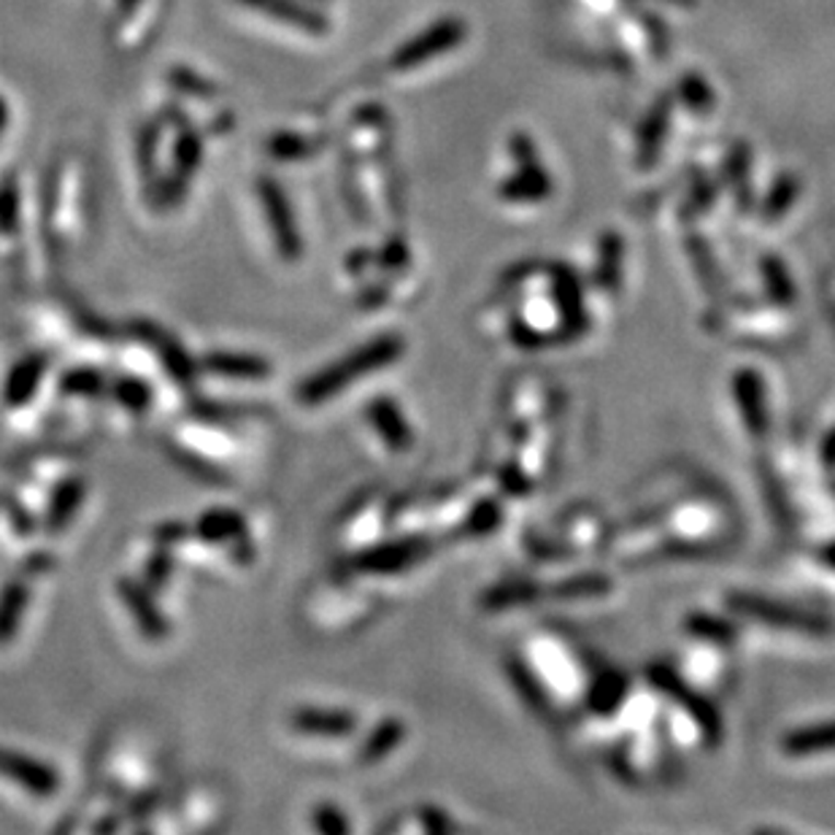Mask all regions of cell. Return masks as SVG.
<instances>
[{
  "label": "cell",
  "instance_id": "cell-1",
  "mask_svg": "<svg viewBox=\"0 0 835 835\" xmlns=\"http://www.w3.org/2000/svg\"><path fill=\"white\" fill-rule=\"evenodd\" d=\"M730 511L714 495H693L673 500L662 514H647L619 538L622 560H647L665 552V557H695L719 549L730 538Z\"/></svg>",
  "mask_w": 835,
  "mask_h": 835
},
{
  "label": "cell",
  "instance_id": "cell-2",
  "mask_svg": "<svg viewBox=\"0 0 835 835\" xmlns=\"http://www.w3.org/2000/svg\"><path fill=\"white\" fill-rule=\"evenodd\" d=\"M401 355H403L401 336L390 333V336L373 338L371 344L355 349V352L344 357V360L333 362V366L322 368L320 373H314V376H311L309 382L298 390V401H303L306 406H316V403L327 401V397L347 390L349 384H355V379L379 371V368L393 366Z\"/></svg>",
  "mask_w": 835,
  "mask_h": 835
},
{
  "label": "cell",
  "instance_id": "cell-3",
  "mask_svg": "<svg viewBox=\"0 0 835 835\" xmlns=\"http://www.w3.org/2000/svg\"><path fill=\"white\" fill-rule=\"evenodd\" d=\"M728 606L733 614L744 616L749 622H757L763 627H770V630L800 633V636L831 633V622H825V616L803 612V608H795L790 603H774L759 595H730Z\"/></svg>",
  "mask_w": 835,
  "mask_h": 835
},
{
  "label": "cell",
  "instance_id": "cell-4",
  "mask_svg": "<svg viewBox=\"0 0 835 835\" xmlns=\"http://www.w3.org/2000/svg\"><path fill=\"white\" fill-rule=\"evenodd\" d=\"M200 163H204V136L187 123H182L176 128V143H174V169L163 182L154 184L149 193H152L154 206L160 209H174L178 200L187 195L189 178L198 174Z\"/></svg>",
  "mask_w": 835,
  "mask_h": 835
},
{
  "label": "cell",
  "instance_id": "cell-5",
  "mask_svg": "<svg viewBox=\"0 0 835 835\" xmlns=\"http://www.w3.org/2000/svg\"><path fill=\"white\" fill-rule=\"evenodd\" d=\"M465 36H468V27H465V22L460 16H443V20L433 22L428 31L419 33L417 38L397 46L393 60H390V68L393 71H411V68L425 66V62L436 60L443 51L457 49L465 42Z\"/></svg>",
  "mask_w": 835,
  "mask_h": 835
},
{
  "label": "cell",
  "instance_id": "cell-6",
  "mask_svg": "<svg viewBox=\"0 0 835 835\" xmlns=\"http://www.w3.org/2000/svg\"><path fill=\"white\" fill-rule=\"evenodd\" d=\"M257 195L263 200L265 220H268L270 235L276 241V250H279L281 260L295 263L303 255V239L298 233L295 214H292V206L287 193L281 189V184L270 176L257 178Z\"/></svg>",
  "mask_w": 835,
  "mask_h": 835
},
{
  "label": "cell",
  "instance_id": "cell-7",
  "mask_svg": "<svg viewBox=\"0 0 835 835\" xmlns=\"http://www.w3.org/2000/svg\"><path fill=\"white\" fill-rule=\"evenodd\" d=\"M511 154L517 158L520 171L500 184V198L511 200V204H535V200L549 198L552 182L549 176H546V171L541 169V160L538 154H535V147L530 143V138L517 132V136L511 138Z\"/></svg>",
  "mask_w": 835,
  "mask_h": 835
},
{
  "label": "cell",
  "instance_id": "cell-8",
  "mask_svg": "<svg viewBox=\"0 0 835 835\" xmlns=\"http://www.w3.org/2000/svg\"><path fill=\"white\" fill-rule=\"evenodd\" d=\"M0 776L36 795V798H51L60 787V776L51 765L31 757V754L11 752V749L3 746H0Z\"/></svg>",
  "mask_w": 835,
  "mask_h": 835
},
{
  "label": "cell",
  "instance_id": "cell-9",
  "mask_svg": "<svg viewBox=\"0 0 835 835\" xmlns=\"http://www.w3.org/2000/svg\"><path fill=\"white\" fill-rule=\"evenodd\" d=\"M425 555H428V544L422 538H401L376 546L371 552H362L357 557V566L368 573H401L417 566Z\"/></svg>",
  "mask_w": 835,
  "mask_h": 835
},
{
  "label": "cell",
  "instance_id": "cell-10",
  "mask_svg": "<svg viewBox=\"0 0 835 835\" xmlns=\"http://www.w3.org/2000/svg\"><path fill=\"white\" fill-rule=\"evenodd\" d=\"M733 393L739 401L741 422L752 439H763L768 430V397H765L763 376L757 371H741L733 379Z\"/></svg>",
  "mask_w": 835,
  "mask_h": 835
},
{
  "label": "cell",
  "instance_id": "cell-11",
  "mask_svg": "<svg viewBox=\"0 0 835 835\" xmlns=\"http://www.w3.org/2000/svg\"><path fill=\"white\" fill-rule=\"evenodd\" d=\"M779 752L790 759H814L835 754V719L790 730L779 739Z\"/></svg>",
  "mask_w": 835,
  "mask_h": 835
},
{
  "label": "cell",
  "instance_id": "cell-12",
  "mask_svg": "<svg viewBox=\"0 0 835 835\" xmlns=\"http://www.w3.org/2000/svg\"><path fill=\"white\" fill-rule=\"evenodd\" d=\"M241 3L255 11H263L270 20L285 22V25L298 27V31H306L311 36H325L330 31L327 16L311 9V5L301 3V0H241Z\"/></svg>",
  "mask_w": 835,
  "mask_h": 835
},
{
  "label": "cell",
  "instance_id": "cell-13",
  "mask_svg": "<svg viewBox=\"0 0 835 835\" xmlns=\"http://www.w3.org/2000/svg\"><path fill=\"white\" fill-rule=\"evenodd\" d=\"M292 728L314 739H349L357 730V719L338 708H301L292 714Z\"/></svg>",
  "mask_w": 835,
  "mask_h": 835
},
{
  "label": "cell",
  "instance_id": "cell-14",
  "mask_svg": "<svg viewBox=\"0 0 835 835\" xmlns=\"http://www.w3.org/2000/svg\"><path fill=\"white\" fill-rule=\"evenodd\" d=\"M366 414L368 419H371V428L382 436V441L387 443L390 449H395V452H406V449H411L414 443L411 428H408L406 417H403V411L397 408L393 397H376V401L368 406Z\"/></svg>",
  "mask_w": 835,
  "mask_h": 835
},
{
  "label": "cell",
  "instance_id": "cell-15",
  "mask_svg": "<svg viewBox=\"0 0 835 835\" xmlns=\"http://www.w3.org/2000/svg\"><path fill=\"white\" fill-rule=\"evenodd\" d=\"M119 595H123L125 606H128L132 616H136L138 627H141L149 638H163L165 633H169V625H165L160 608L154 606L152 595H149L138 581H130V579L119 581Z\"/></svg>",
  "mask_w": 835,
  "mask_h": 835
},
{
  "label": "cell",
  "instance_id": "cell-16",
  "mask_svg": "<svg viewBox=\"0 0 835 835\" xmlns=\"http://www.w3.org/2000/svg\"><path fill=\"white\" fill-rule=\"evenodd\" d=\"M46 373V357L44 355H31L25 360H20L14 366V371L9 373V382H5L3 397L11 408L25 406L31 401L33 393L38 390Z\"/></svg>",
  "mask_w": 835,
  "mask_h": 835
},
{
  "label": "cell",
  "instance_id": "cell-17",
  "mask_svg": "<svg viewBox=\"0 0 835 835\" xmlns=\"http://www.w3.org/2000/svg\"><path fill=\"white\" fill-rule=\"evenodd\" d=\"M195 535L204 538L206 544H230V541L244 538L246 522L244 517L230 509H211L198 517V522H195Z\"/></svg>",
  "mask_w": 835,
  "mask_h": 835
},
{
  "label": "cell",
  "instance_id": "cell-18",
  "mask_svg": "<svg viewBox=\"0 0 835 835\" xmlns=\"http://www.w3.org/2000/svg\"><path fill=\"white\" fill-rule=\"evenodd\" d=\"M325 147H327L325 136H303V132H292V130L274 132V136L268 138V154L274 160H285V163L314 158V154L322 152Z\"/></svg>",
  "mask_w": 835,
  "mask_h": 835
},
{
  "label": "cell",
  "instance_id": "cell-19",
  "mask_svg": "<svg viewBox=\"0 0 835 835\" xmlns=\"http://www.w3.org/2000/svg\"><path fill=\"white\" fill-rule=\"evenodd\" d=\"M209 371L220 373L224 379H263L270 373V366L263 357L255 355H233V352H214L204 360Z\"/></svg>",
  "mask_w": 835,
  "mask_h": 835
},
{
  "label": "cell",
  "instance_id": "cell-20",
  "mask_svg": "<svg viewBox=\"0 0 835 835\" xmlns=\"http://www.w3.org/2000/svg\"><path fill=\"white\" fill-rule=\"evenodd\" d=\"M27 601H31V590L25 581H9L0 592V643H9L11 636L20 627L22 614H25Z\"/></svg>",
  "mask_w": 835,
  "mask_h": 835
},
{
  "label": "cell",
  "instance_id": "cell-21",
  "mask_svg": "<svg viewBox=\"0 0 835 835\" xmlns=\"http://www.w3.org/2000/svg\"><path fill=\"white\" fill-rule=\"evenodd\" d=\"M403 735H406V728H403L401 719H382V722L368 733V739L362 741L360 763L373 765L379 763V759H384L397 744H401Z\"/></svg>",
  "mask_w": 835,
  "mask_h": 835
},
{
  "label": "cell",
  "instance_id": "cell-22",
  "mask_svg": "<svg viewBox=\"0 0 835 835\" xmlns=\"http://www.w3.org/2000/svg\"><path fill=\"white\" fill-rule=\"evenodd\" d=\"M82 498H84L82 479H68L66 484H62V487L51 495L49 511H46V527L49 530L66 527L68 522L73 520V514H77Z\"/></svg>",
  "mask_w": 835,
  "mask_h": 835
},
{
  "label": "cell",
  "instance_id": "cell-23",
  "mask_svg": "<svg viewBox=\"0 0 835 835\" xmlns=\"http://www.w3.org/2000/svg\"><path fill=\"white\" fill-rule=\"evenodd\" d=\"M160 125L163 119H152V123L143 125L138 130V141H136V160H138V171H141L143 184L147 189H152L158 184V138H160Z\"/></svg>",
  "mask_w": 835,
  "mask_h": 835
},
{
  "label": "cell",
  "instance_id": "cell-24",
  "mask_svg": "<svg viewBox=\"0 0 835 835\" xmlns=\"http://www.w3.org/2000/svg\"><path fill=\"white\" fill-rule=\"evenodd\" d=\"M538 584L527 579H517V581H503V584L492 587V590L484 595V606L487 608H514V606H525V603L538 601Z\"/></svg>",
  "mask_w": 835,
  "mask_h": 835
},
{
  "label": "cell",
  "instance_id": "cell-25",
  "mask_svg": "<svg viewBox=\"0 0 835 835\" xmlns=\"http://www.w3.org/2000/svg\"><path fill=\"white\" fill-rule=\"evenodd\" d=\"M619 265H622V241L614 233L603 235L601 252H598L595 265V285L603 290L616 292L619 287Z\"/></svg>",
  "mask_w": 835,
  "mask_h": 835
},
{
  "label": "cell",
  "instance_id": "cell-26",
  "mask_svg": "<svg viewBox=\"0 0 835 835\" xmlns=\"http://www.w3.org/2000/svg\"><path fill=\"white\" fill-rule=\"evenodd\" d=\"M668 108H671V103H665V97H662L658 106L652 108V114H649L647 125H643L641 143H638V149H641V152H638V163H641V169H649V165H652V160L658 158L660 141H662V136H665Z\"/></svg>",
  "mask_w": 835,
  "mask_h": 835
},
{
  "label": "cell",
  "instance_id": "cell-27",
  "mask_svg": "<svg viewBox=\"0 0 835 835\" xmlns=\"http://www.w3.org/2000/svg\"><path fill=\"white\" fill-rule=\"evenodd\" d=\"M563 538H566L568 549H587V546H595L603 541V522L595 514L584 511V514H576L573 520L566 522L563 527Z\"/></svg>",
  "mask_w": 835,
  "mask_h": 835
},
{
  "label": "cell",
  "instance_id": "cell-28",
  "mask_svg": "<svg viewBox=\"0 0 835 835\" xmlns=\"http://www.w3.org/2000/svg\"><path fill=\"white\" fill-rule=\"evenodd\" d=\"M169 84L182 95H193V97H214L220 88L209 79H204L200 73H195L193 68L187 66H174L169 71Z\"/></svg>",
  "mask_w": 835,
  "mask_h": 835
},
{
  "label": "cell",
  "instance_id": "cell-29",
  "mask_svg": "<svg viewBox=\"0 0 835 835\" xmlns=\"http://www.w3.org/2000/svg\"><path fill=\"white\" fill-rule=\"evenodd\" d=\"M341 184H344V198H347L349 211L357 220H366L368 211L362 209V195H360V176H357V158L352 149H341Z\"/></svg>",
  "mask_w": 835,
  "mask_h": 835
},
{
  "label": "cell",
  "instance_id": "cell-30",
  "mask_svg": "<svg viewBox=\"0 0 835 835\" xmlns=\"http://www.w3.org/2000/svg\"><path fill=\"white\" fill-rule=\"evenodd\" d=\"M114 397H117L119 406H125L128 411L141 414L152 406V387L143 384L141 379L125 376L117 379V384H114Z\"/></svg>",
  "mask_w": 835,
  "mask_h": 835
},
{
  "label": "cell",
  "instance_id": "cell-31",
  "mask_svg": "<svg viewBox=\"0 0 835 835\" xmlns=\"http://www.w3.org/2000/svg\"><path fill=\"white\" fill-rule=\"evenodd\" d=\"M500 517H503V511H500L498 500H479V503L474 506V511L468 514V520H465V533L468 535L492 533V530L500 525Z\"/></svg>",
  "mask_w": 835,
  "mask_h": 835
},
{
  "label": "cell",
  "instance_id": "cell-32",
  "mask_svg": "<svg viewBox=\"0 0 835 835\" xmlns=\"http://www.w3.org/2000/svg\"><path fill=\"white\" fill-rule=\"evenodd\" d=\"M60 390L66 395H97L103 390V376L92 368H73L60 379Z\"/></svg>",
  "mask_w": 835,
  "mask_h": 835
},
{
  "label": "cell",
  "instance_id": "cell-33",
  "mask_svg": "<svg viewBox=\"0 0 835 835\" xmlns=\"http://www.w3.org/2000/svg\"><path fill=\"white\" fill-rule=\"evenodd\" d=\"M311 825H314V831H320V833H325V835L349 833L347 816H344L341 809H336V805H333V803L316 805L314 814H311Z\"/></svg>",
  "mask_w": 835,
  "mask_h": 835
},
{
  "label": "cell",
  "instance_id": "cell-34",
  "mask_svg": "<svg viewBox=\"0 0 835 835\" xmlns=\"http://www.w3.org/2000/svg\"><path fill=\"white\" fill-rule=\"evenodd\" d=\"M16 222H20V189L9 178L0 187V233H14Z\"/></svg>",
  "mask_w": 835,
  "mask_h": 835
},
{
  "label": "cell",
  "instance_id": "cell-35",
  "mask_svg": "<svg viewBox=\"0 0 835 835\" xmlns=\"http://www.w3.org/2000/svg\"><path fill=\"white\" fill-rule=\"evenodd\" d=\"M795 193H798V187H795L792 178L781 176L779 184H776V189L770 193L768 204H765V220H779V217L785 214L787 209H790V204L795 200Z\"/></svg>",
  "mask_w": 835,
  "mask_h": 835
},
{
  "label": "cell",
  "instance_id": "cell-36",
  "mask_svg": "<svg viewBox=\"0 0 835 835\" xmlns=\"http://www.w3.org/2000/svg\"><path fill=\"white\" fill-rule=\"evenodd\" d=\"M765 281L770 285V295L776 298L779 306H785V303L792 301V281L790 276H787V270L781 268L779 260L765 263Z\"/></svg>",
  "mask_w": 835,
  "mask_h": 835
},
{
  "label": "cell",
  "instance_id": "cell-37",
  "mask_svg": "<svg viewBox=\"0 0 835 835\" xmlns=\"http://www.w3.org/2000/svg\"><path fill=\"white\" fill-rule=\"evenodd\" d=\"M682 97L684 103H687L689 108H695V112H706L708 106H711V90H708V84L704 82L700 77H684L682 82Z\"/></svg>",
  "mask_w": 835,
  "mask_h": 835
},
{
  "label": "cell",
  "instance_id": "cell-38",
  "mask_svg": "<svg viewBox=\"0 0 835 835\" xmlns=\"http://www.w3.org/2000/svg\"><path fill=\"white\" fill-rule=\"evenodd\" d=\"M379 263L390 270H403L408 263H411V255H408V246L403 244V239H390L387 244L382 246V255H379Z\"/></svg>",
  "mask_w": 835,
  "mask_h": 835
},
{
  "label": "cell",
  "instance_id": "cell-39",
  "mask_svg": "<svg viewBox=\"0 0 835 835\" xmlns=\"http://www.w3.org/2000/svg\"><path fill=\"white\" fill-rule=\"evenodd\" d=\"M419 820H422L425 831L433 833V835L454 831V822L449 820V816L443 814V811H439V809H422V811H419Z\"/></svg>",
  "mask_w": 835,
  "mask_h": 835
},
{
  "label": "cell",
  "instance_id": "cell-40",
  "mask_svg": "<svg viewBox=\"0 0 835 835\" xmlns=\"http://www.w3.org/2000/svg\"><path fill=\"white\" fill-rule=\"evenodd\" d=\"M147 573H149V579H152L154 587L163 584L165 576L171 573V557L169 555H158V557H154V560L147 566Z\"/></svg>",
  "mask_w": 835,
  "mask_h": 835
},
{
  "label": "cell",
  "instance_id": "cell-41",
  "mask_svg": "<svg viewBox=\"0 0 835 835\" xmlns=\"http://www.w3.org/2000/svg\"><path fill=\"white\" fill-rule=\"evenodd\" d=\"M184 535H187V527L178 525V522H169V525L158 527V541L160 544H176V541H182Z\"/></svg>",
  "mask_w": 835,
  "mask_h": 835
},
{
  "label": "cell",
  "instance_id": "cell-42",
  "mask_svg": "<svg viewBox=\"0 0 835 835\" xmlns=\"http://www.w3.org/2000/svg\"><path fill=\"white\" fill-rule=\"evenodd\" d=\"M822 460H825V465H835V430H831V433L825 436V441H822Z\"/></svg>",
  "mask_w": 835,
  "mask_h": 835
},
{
  "label": "cell",
  "instance_id": "cell-43",
  "mask_svg": "<svg viewBox=\"0 0 835 835\" xmlns=\"http://www.w3.org/2000/svg\"><path fill=\"white\" fill-rule=\"evenodd\" d=\"M141 3V0H117V9L123 16H130L132 11H136V5Z\"/></svg>",
  "mask_w": 835,
  "mask_h": 835
},
{
  "label": "cell",
  "instance_id": "cell-44",
  "mask_svg": "<svg viewBox=\"0 0 835 835\" xmlns=\"http://www.w3.org/2000/svg\"><path fill=\"white\" fill-rule=\"evenodd\" d=\"M3 128H5V106L0 103V132H3Z\"/></svg>",
  "mask_w": 835,
  "mask_h": 835
},
{
  "label": "cell",
  "instance_id": "cell-45",
  "mask_svg": "<svg viewBox=\"0 0 835 835\" xmlns=\"http://www.w3.org/2000/svg\"><path fill=\"white\" fill-rule=\"evenodd\" d=\"M679 3H693V0H679Z\"/></svg>",
  "mask_w": 835,
  "mask_h": 835
},
{
  "label": "cell",
  "instance_id": "cell-46",
  "mask_svg": "<svg viewBox=\"0 0 835 835\" xmlns=\"http://www.w3.org/2000/svg\"><path fill=\"white\" fill-rule=\"evenodd\" d=\"M316 3H327V0H316Z\"/></svg>",
  "mask_w": 835,
  "mask_h": 835
}]
</instances>
